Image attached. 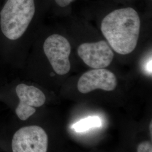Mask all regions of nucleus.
I'll return each mask as SVG.
<instances>
[{
	"mask_svg": "<svg viewBox=\"0 0 152 152\" xmlns=\"http://www.w3.org/2000/svg\"><path fill=\"white\" fill-rule=\"evenodd\" d=\"M136 152H152V142L149 141L141 142L137 147Z\"/></svg>",
	"mask_w": 152,
	"mask_h": 152,
	"instance_id": "nucleus-8",
	"label": "nucleus"
},
{
	"mask_svg": "<svg viewBox=\"0 0 152 152\" xmlns=\"http://www.w3.org/2000/svg\"><path fill=\"white\" fill-rule=\"evenodd\" d=\"M152 121H151V124H150V125H149V127H151V130H151V134H152Z\"/></svg>",
	"mask_w": 152,
	"mask_h": 152,
	"instance_id": "nucleus-11",
	"label": "nucleus"
},
{
	"mask_svg": "<svg viewBox=\"0 0 152 152\" xmlns=\"http://www.w3.org/2000/svg\"><path fill=\"white\" fill-rule=\"evenodd\" d=\"M101 31L117 53L129 54L136 48L140 31V19L137 11L131 7L117 9L104 18Z\"/></svg>",
	"mask_w": 152,
	"mask_h": 152,
	"instance_id": "nucleus-2",
	"label": "nucleus"
},
{
	"mask_svg": "<svg viewBox=\"0 0 152 152\" xmlns=\"http://www.w3.org/2000/svg\"><path fill=\"white\" fill-rule=\"evenodd\" d=\"M36 12L34 0H7L0 10V58L15 66L18 44Z\"/></svg>",
	"mask_w": 152,
	"mask_h": 152,
	"instance_id": "nucleus-1",
	"label": "nucleus"
},
{
	"mask_svg": "<svg viewBox=\"0 0 152 152\" xmlns=\"http://www.w3.org/2000/svg\"><path fill=\"white\" fill-rule=\"evenodd\" d=\"M42 48L55 73L63 76L69 72L71 47L66 38L58 34H51L45 39Z\"/></svg>",
	"mask_w": 152,
	"mask_h": 152,
	"instance_id": "nucleus-4",
	"label": "nucleus"
},
{
	"mask_svg": "<svg viewBox=\"0 0 152 152\" xmlns=\"http://www.w3.org/2000/svg\"><path fill=\"white\" fill-rule=\"evenodd\" d=\"M102 121L97 116L88 117L76 122L73 125V129L77 132H81L95 127H100Z\"/></svg>",
	"mask_w": 152,
	"mask_h": 152,
	"instance_id": "nucleus-7",
	"label": "nucleus"
},
{
	"mask_svg": "<svg viewBox=\"0 0 152 152\" xmlns=\"http://www.w3.org/2000/svg\"><path fill=\"white\" fill-rule=\"evenodd\" d=\"M46 100L41 89L23 82L14 80L0 87V103L5 104L11 118L18 122H28Z\"/></svg>",
	"mask_w": 152,
	"mask_h": 152,
	"instance_id": "nucleus-3",
	"label": "nucleus"
},
{
	"mask_svg": "<svg viewBox=\"0 0 152 152\" xmlns=\"http://www.w3.org/2000/svg\"><path fill=\"white\" fill-rule=\"evenodd\" d=\"M117 85L114 73L105 68L94 69L83 73L77 83V89L82 94H87L100 89L113 91Z\"/></svg>",
	"mask_w": 152,
	"mask_h": 152,
	"instance_id": "nucleus-6",
	"label": "nucleus"
},
{
	"mask_svg": "<svg viewBox=\"0 0 152 152\" xmlns=\"http://www.w3.org/2000/svg\"><path fill=\"white\" fill-rule=\"evenodd\" d=\"M77 53L83 62L93 69L105 68L110 64L114 53L105 41L80 45Z\"/></svg>",
	"mask_w": 152,
	"mask_h": 152,
	"instance_id": "nucleus-5",
	"label": "nucleus"
},
{
	"mask_svg": "<svg viewBox=\"0 0 152 152\" xmlns=\"http://www.w3.org/2000/svg\"><path fill=\"white\" fill-rule=\"evenodd\" d=\"M75 0H55V2L60 7H65L69 5Z\"/></svg>",
	"mask_w": 152,
	"mask_h": 152,
	"instance_id": "nucleus-9",
	"label": "nucleus"
},
{
	"mask_svg": "<svg viewBox=\"0 0 152 152\" xmlns=\"http://www.w3.org/2000/svg\"><path fill=\"white\" fill-rule=\"evenodd\" d=\"M152 58H150V59L148 60V61L147 62L146 65H145V71H147V73L151 75H152Z\"/></svg>",
	"mask_w": 152,
	"mask_h": 152,
	"instance_id": "nucleus-10",
	"label": "nucleus"
}]
</instances>
